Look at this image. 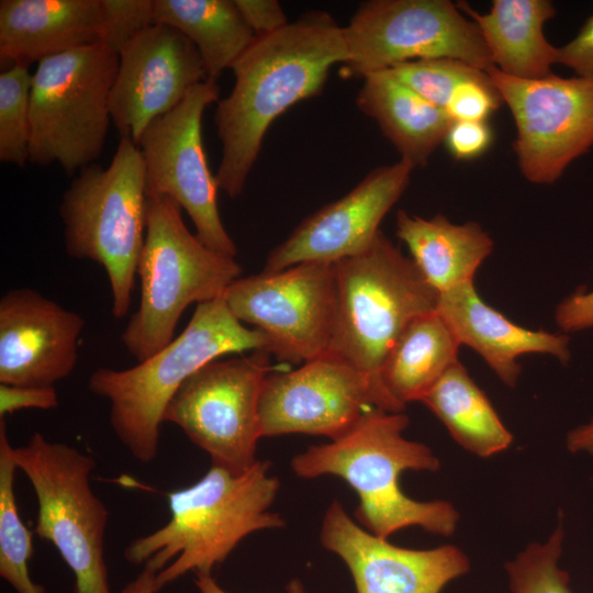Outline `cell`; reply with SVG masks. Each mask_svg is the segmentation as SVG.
<instances>
[{
  "label": "cell",
  "mask_w": 593,
  "mask_h": 593,
  "mask_svg": "<svg viewBox=\"0 0 593 593\" xmlns=\"http://www.w3.org/2000/svg\"><path fill=\"white\" fill-rule=\"evenodd\" d=\"M249 350L269 354L267 336L245 327L221 296L197 304L181 334L144 361L93 371L88 389L110 402V424L121 444L148 463L157 456L164 413L180 385L216 358Z\"/></svg>",
  "instance_id": "277c9868"
},
{
  "label": "cell",
  "mask_w": 593,
  "mask_h": 593,
  "mask_svg": "<svg viewBox=\"0 0 593 593\" xmlns=\"http://www.w3.org/2000/svg\"><path fill=\"white\" fill-rule=\"evenodd\" d=\"M343 26L325 11H309L270 34L256 36L231 67L235 82L217 101L214 123L222 144L219 188L244 191L265 135L293 104L322 93L331 68L346 61Z\"/></svg>",
  "instance_id": "6da1fadb"
},
{
  "label": "cell",
  "mask_w": 593,
  "mask_h": 593,
  "mask_svg": "<svg viewBox=\"0 0 593 593\" xmlns=\"http://www.w3.org/2000/svg\"><path fill=\"white\" fill-rule=\"evenodd\" d=\"M493 130L486 121H452L444 144L457 160L482 156L493 143Z\"/></svg>",
  "instance_id": "836d02e7"
},
{
  "label": "cell",
  "mask_w": 593,
  "mask_h": 593,
  "mask_svg": "<svg viewBox=\"0 0 593 593\" xmlns=\"http://www.w3.org/2000/svg\"><path fill=\"white\" fill-rule=\"evenodd\" d=\"M219 98L217 81L199 82L176 108L148 124L137 146L145 167L146 195L174 200L190 216L195 236L205 246L235 258L237 247L220 216V188L202 139L204 110Z\"/></svg>",
  "instance_id": "7c38bea8"
},
{
  "label": "cell",
  "mask_w": 593,
  "mask_h": 593,
  "mask_svg": "<svg viewBox=\"0 0 593 593\" xmlns=\"http://www.w3.org/2000/svg\"><path fill=\"white\" fill-rule=\"evenodd\" d=\"M32 79L24 64L0 74V161L21 168L29 161Z\"/></svg>",
  "instance_id": "f1b7e54d"
},
{
  "label": "cell",
  "mask_w": 593,
  "mask_h": 593,
  "mask_svg": "<svg viewBox=\"0 0 593 593\" xmlns=\"http://www.w3.org/2000/svg\"><path fill=\"white\" fill-rule=\"evenodd\" d=\"M503 100L486 71L460 83L445 111L452 121H486Z\"/></svg>",
  "instance_id": "d6a6232c"
},
{
  "label": "cell",
  "mask_w": 593,
  "mask_h": 593,
  "mask_svg": "<svg viewBox=\"0 0 593 593\" xmlns=\"http://www.w3.org/2000/svg\"><path fill=\"white\" fill-rule=\"evenodd\" d=\"M459 343L436 311L415 317L391 347L381 381L403 407L424 395L458 359Z\"/></svg>",
  "instance_id": "d4e9b609"
},
{
  "label": "cell",
  "mask_w": 593,
  "mask_h": 593,
  "mask_svg": "<svg viewBox=\"0 0 593 593\" xmlns=\"http://www.w3.org/2000/svg\"><path fill=\"white\" fill-rule=\"evenodd\" d=\"M320 539L345 562L356 593H440L470 568L466 553L454 545L407 549L369 533L337 500L323 516Z\"/></svg>",
  "instance_id": "ac0fdd59"
},
{
  "label": "cell",
  "mask_w": 593,
  "mask_h": 593,
  "mask_svg": "<svg viewBox=\"0 0 593 593\" xmlns=\"http://www.w3.org/2000/svg\"><path fill=\"white\" fill-rule=\"evenodd\" d=\"M13 458L36 495L35 533L71 570L74 593H111L104 560L109 511L89 481L96 460L41 433L13 447Z\"/></svg>",
  "instance_id": "9c48e42d"
},
{
  "label": "cell",
  "mask_w": 593,
  "mask_h": 593,
  "mask_svg": "<svg viewBox=\"0 0 593 593\" xmlns=\"http://www.w3.org/2000/svg\"><path fill=\"white\" fill-rule=\"evenodd\" d=\"M388 71L418 96L445 110L460 83L485 70L451 58H429L399 64Z\"/></svg>",
  "instance_id": "4dcf8cb0"
},
{
  "label": "cell",
  "mask_w": 593,
  "mask_h": 593,
  "mask_svg": "<svg viewBox=\"0 0 593 593\" xmlns=\"http://www.w3.org/2000/svg\"><path fill=\"white\" fill-rule=\"evenodd\" d=\"M395 225L398 238L438 294L473 281L494 246L489 233L474 221L456 224L441 214L424 219L399 210Z\"/></svg>",
  "instance_id": "603a6c76"
},
{
  "label": "cell",
  "mask_w": 593,
  "mask_h": 593,
  "mask_svg": "<svg viewBox=\"0 0 593 593\" xmlns=\"http://www.w3.org/2000/svg\"><path fill=\"white\" fill-rule=\"evenodd\" d=\"M407 425L403 412L371 409L340 437L295 455L291 468L304 479L326 474L343 479L359 499L356 519L378 537L388 539L412 526L451 536L459 521L451 503L416 501L400 486V475L406 470L435 472L440 467L427 445L403 436Z\"/></svg>",
  "instance_id": "7a4b0ae2"
},
{
  "label": "cell",
  "mask_w": 593,
  "mask_h": 593,
  "mask_svg": "<svg viewBox=\"0 0 593 593\" xmlns=\"http://www.w3.org/2000/svg\"><path fill=\"white\" fill-rule=\"evenodd\" d=\"M344 78H365L395 65L451 58L481 70L492 67L477 24L449 0H370L343 26Z\"/></svg>",
  "instance_id": "30bf717a"
},
{
  "label": "cell",
  "mask_w": 593,
  "mask_h": 593,
  "mask_svg": "<svg viewBox=\"0 0 593 593\" xmlns=\"http://www.w3.org/2000/svg\"><path fill=\"white\" fill-rule=\"evenodd\" d=\"M155 21L190 40L202 58L206 79L215 81L257 36L234 0H155Z\"/></svg>",
  "instance_id": "484cf974"
},
{
  "label": "cell",
  "mask_w": 593,
  "mask_h": 593,
  "mask_svg": "<svg viewBox=\"0 0 593 593\" xmlns=\"http://www.w3.org/2000/svg\"><path fill=\"white\" fill-rule=\"evenodd\" d=\"M18 469L7 424L0 418V575L16 593H45L30 575L33 555L32 532L22 522L16 506L14 477Z\"/></svg>",
  "instance_id": "83f0119b"
},
{
  "label": "cell",
  "mask_w": 593,
  "mask_h": 593,
  "mask_svg": "<svg viewBox=\"0 0 593 593\" xmlns=\"http://www.w3.org/2000/svg\"><path fill=\"white\" fill-rule=\"evenodd\" d=\"M100 0H1L0 58L29 65L100 42Z\"/></svg>",
  "instance_id": "44dd1931"
},
{
  "label": "cell",
  "mask_w": 593,
  "mask_h": 593,
  "mask_svg": "<svg viewBox=\"0 0 593 593\" xmlns=\"http://www.w3.org/2000/svg\"><path fill=\"white\" fill-rule=\"evenodd\" d=\"M246 23L258 35L284 27L289 21L276 0H234Z\"/></svg>",
  "instance_id": "8d00e7d4"
},
{
  "label": "cell",
  "mask_w": 593,
  "mask_h": 593,
  "mask_svg": "<svg viewBox=\"0 0 593 593\" xmlns=\"http://www.w3.org/2000/svg\"><path fill=\"white\" fill-rule=\"evenodd\" d=\"M206 79L202 58L182 33L154 24L130 41L119 54L109 109L120 137L138 141L156 118L176 108Z\"/></svg>",
  "instance_id": "2e32d148"
},
{
  "label": "cell",
  "mask_w": 593,
  "mask_h": 593,
  "mask_svg": "<svg viewBox=\"0 0 593 593\" xmlns=\"http://www.w3.org/2000/svg\"><path fill=\"white\" fill-rule=\"evenodd\" d=\"M58 405L54 387H21L0 383V418L23 409L51 410Z\"/></svg>",
  "instance_id": "e575fe53"
},
{
  "label": "cell",
  "mask_w": 593,
  "mask_h": 593,
  "mask_svg": "<svg viewBox=\"0 0 593 593\" xmlns=\"http://www.w3.org/2000/svg\"><path fill=\"white\" fill-rule=\"evenodd\" d=\"M146 211L144 161L131 137H120L109 167L93 163L81 168L59 204L66 253L104 268L116 318L131 306Z\"/></svg>",
  "instance_id": "5b68a950"
},
{
  "label": "cell",
  "mask_w": 593,
  "mask_h": 593,
  "mask_svg": "<svg viewBox=\"0 0 593 593\" xmlns=\"http://www.w3.org/2000/svg\"><path fill=\"white\" fill-rule=\"evenodd\" d=\"M279 486L267 460L239 473L212 465L190 486L167 494L169 521L131 541L124 557L157 572V591L189 571L211 574L249 534L284 526L270 512Z\"/></svg>",
  "instance_id": "3957f363"
},
{
  "label": "cell",
  "mask_w": 593,
  "mask_h": 593,
  "mask_svg": "<svg viewBox=\"0 0 593 593\" xmlns=\"http://www.w3.org/2000/svg\"><path fill=\"white\" fill-rule=\"evenodd\" d=\"M567 448L571 452H586L593 455V418L569 430L567 438Z\"/></svg>",
  "instance_id": "f35d334b"
},
{
  "label": "cell",
  "mask_w": 593,
  "mask_h": 593,
  "mask_svg": "<svg viewBox=\"0 0 593 593\" xmlns=\"http://www.w3.org/2000/svg\"><path fill=\"white\" fill-rule=\"evenodd\" d=\"M564 529L559 525L546 542L528 545L505 568L513 593H572L569 575L558 567Z\"/></svg>",
  "instance_id": "f546056e"
},
{
  "label": "cell",
  "mask_w": 593,
  "mask_h": 593,
  "mask_svg": "<svg viewBox=\"0 0 593 593\" xmlns=\"http://www.w3.org/2000/svg\"><path fill=\"white\" fill-rule=\"evenodd\" d=\"M516 127L513 148L524 178L555 183L593 146V79H519L495 67L486 70Z\"/></svg>",
  "instance_id": "5bb4252c"
},
{
  "label": "cell",
  "mask_w": 593,
  "mask_h": 593,
  "mask_svg": "<svg viewBox=\"0 0 593 593\" xmlns=\"http://www.w3.org/2000/svg\"><path fill=\"white\" fill-rule=\"evenodd\" d=\"M558 64L578 77L593 79V13L572 40L558 47Z\"/></svg>",
  "instance_id": "d590c367"
},
{
  "label": "cell",
  "mask_w": 593,
  "mask_h": 593,
  "mask_svg": "<svg viewBox=\"0 0 593 593\" xmlns=\"http://www.w3.org/2000/svg\"><path fill=\"white\" fill-rule=\"evenodd\" d=\"M466 450L486 458L506 450L513 435L485 393L457 359L421 401Z\"/></svg>",
  "instance_id": "4316f807"
},
{
  "label": "cell",
  "mask_w": 593,
  "mask_h": 593,
  "mask_svg": "<svg viewBox=\"0 0 593 593\" xmlns=\"http://www.w3.org/2000/svg\"><path fill=\"white\" fill-rule=\"evenodd\" d=\"M371 409L404 412L363 373L326 354L266 377L258 410L260 434L322 435L333 440Z\"/></svg>",
  "instance_id": "9a60e30c"
},
{
  "label": "cell",
  "mask_w": 593,
  "mask_h": 593,
  "mask_svg": "<svg viewBox=\"0 0 593 593\" xmlns=\"http://www.w3.org/2000/svg\"><path fill=\"white\" fill-rule=\"evenodd\" d=\"M335 269L336 312L327 354L363 373L405 410L387 392L381 368L410 322L437 310L439 294L381 231L369 248L336 261Z\"/></svg>",
  "instance_id": "8992f818"
},
{
  "label": "cell",
  "mask_w": 593,
  "mask_h": 593,
  "mask_svg": "<svg viewBox=\"0 0 593 593\" xmlns=\"http://www.w3.org/2000/svg\"><path fill=\"white\" fill-rule=\"evenodd\" d=\"M223 299L240 322L261 331L269 354L304 363L328 353L336 312L335 262L306 261L239 277Z\"/></svg>",
  "instance_id": "4fadbf2b"
},
{
  "label": "cell",
  "mask_w": 593,
  "mask_h": 593,
  "mask_svg": "<svg viewBox=\"0 0 593 593\" xmlns=\"http://www.w3.org/2000/svg\"><path fill=\"white\" fill-rule=\"evenodd\" d=\"M85 320L31 288L0 299V383L54 387L78 360Z\"/></svg>",
  "instance_id": "d6986e66"
},
{
  "label": "cell",
  "mask_w": 593,
  "mask_h": 593,
  "mask_svg": "<svg viewBox=\"0 0 593 593\" xmlns=\"http://www.w3.org/2000/svg\"><path fill=\"white\" fill-rule=\"evenodd\" d=\"M194 583L200 593H227L212 578L211 574H197ZM287 593H306L302 582L294 579L289 582Z\"/></svg>",
  "instance_id": "ab89813d"
},
{
  "label": "cell",
  "mask_w": 593,
  "mask_h": 593,
  "mask_svg": "<svg viewBox=\"0 0 593 593\" xmlns=\"http://www.w3.org/2000/svg\"><path fill=\"white\" fill-rule=\"evenodd\" d=\"M269 355L256 350L206 363L176 391L163 421L180 427L212 465L236 473L248 470L258 460L259 399L272 370Z\"/></svg>",
  "instance_id": "8fae6325"
},
{
  "label": "cell",
  "mask_w": 593,
  "mask_h": 593,
  "mask_svg": "<svg viewBox=\"0 0 593 593\" xmlns=\"http://www.w3.org/2000/svg\"><path fill=\"white\" fill-rule=\"evenodd\" d=\"M156 571L144 564L143 571L121 593H156Z\"/></svg>",
  "instance_id": "60d3db41"
},
{
  "label": "cell",
  "mask_w": 593,
  "mask_h": 593,
  "mask_svg": "<svg viewBox=\"0 0 593 593\" xmlns=\"http://www.w3.org/2000/svg\"><path fill=\"white\" fill-rule=\"evenodd\" d=\"M413 169L400 159L371 170L348 193L306 216L269 253L262 272L306 261L336 262L365 251L407 188Z\"/></svg>",
  "instance_id": "e0dca14e"
},
{
  "label": "cell",
  "mask_w": 593,
  "mask_h": 593,
  "mask_svg": "<svg viewBox=\"0 0 593 593\" xmlns=\"http://www.w3.org/2000/svg\"><path fill=\"white\" fill-rule=\"evenodd\" d=\"M119 55L94 43L38 61L30 98L29 163L72 176L102 154Z\"/></svg>",
  "instance_id": "ba28073f"
},
{
  "label": "cell",
  "mask_w": 593,
  "mask_h": 593,
  "mask_svg": "<svg viewBox=\"0 0 593 593\" xmlns=\"http://www.w3.org/2000/svg\"><path fill=\"white\" fill-rule=\"evenodd\" d=\"M240 273L235 258L212 250L189 232L174 200L147 197L137 268L141 300L121 335L125 349L138 362L149 358L174 339L187 306L223 296Z\"/></svg>",
  "instance_id": "52a82bcc"
},
{
  "label": "cell",
  "mask_w": 593,
  "mask_h": 593,
  "mask_svg": "<svg viewBox=\"0 0 593 593\" xmlns=\"http://www.w3.org/2000/svg\"><path fill=\"white\" fill-rule=\"evenodd\" d=\"M102 31L100 43L120 54L137 34L156 24L155 0H100Z\"/></svg>",
  "instance_id": "1f68e13d"
},
{
  "label": "cell",
  "mask_w": 593,
  "mask_h": 593,
  "mask_svg": "<svg viewBox=\"0 0 593 593\" xmlns=\"http://www.w3.org/2000/svg\"><path fill=\"white\" fill-rule=\"evenodd\" d=\"M437 312L459 345L477 351L497 378L514 388L525 354H545L567 365L571 360L570 338L564 333L522 327L488 305L474 282L458 286L438 296Z\"/></svg>",
  "instance_id": "ffe728a7"
},
{
  "label": "cell",
  "mask_w": 593,
  "mask_h": 593,
  "mask_svg": "<svg viewBox=\"0 0 593 593\" xmlns=\"http://www.w3.org/2000/svg\"><path fill=\"white\" fill-rule=\"evenodd\" d=\"M356 103L376 121L400 159L414 168L428 163L452 123L444 109L418 96L388 70L363 78Z\"/></svg>",
  "instance_id": "cb8c5ba5"
},
{
  "label": "cell",
  "mask_w": 593,
  "mask_h": 593,
  "mask_svg": "<svg viewBox=\"0 0 593 593\" xmlns=\"http://www.w3.org/2000/svg\"><path fill=\"white\" fill-rule=\"evenodd\" d=\"M559 329L577 333L593 327V291H577L564 298L555 310Z\"/></svg>",
  "instance_id": "74e56055"
},
{
  "label": "cell",
  "mask_w": 593,
  "mask_h": 593,
  "mask_svg": "<svg viewBox=\"0 0 593 593\" xmlns=\"http://www.w3.org/2000/svg\"><path fill=\"white\" fill-rule=\"evenodd\" d=\"M458 8L479 27L492 66L519 79H540L558 64V47L548 42L545 24L556 15L549 0H493L485 13L467 2Z\"/></svg>",
  "instance_id": "7402d4cb"
}]
</instances>
